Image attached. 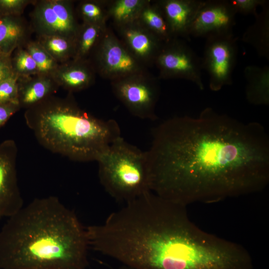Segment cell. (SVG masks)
I'll return each mask as SVG.
<instances>
[{
  "label": "cell",
  "mask_w": 269,
  "mask_h": 269,
  "mask_svg": "<svg viewBox=\"0 0 269 269\" xmlns=\"http://www.w3.org/2000/svg\"><path fill=\"white\" fill-rule=\"evenodd\" d=\"M36 40L59 64L74 57L75 39L58 35H44L37 36Z\"/></svg>",
  "instance_id": "21"
},
{
  "label": "cell",
  "mask_w": 269,
  "mask_h": 269,
  "mask_svg": "<svg viewBox=\"0 0 269 269\" xmlns=\"http://www.w3.org/2000/svg\"><path fill=\"white\" fill-rule=\"evenodd\" d=\"M154 64L159 71V79H184L193 82L201 90L204 89L201 58L178 38L164 42Z\"/></svg>",
  "instance_id": "8"
},
{
  "label": "cell",
  "mask_w": 269,
  "mask_h": 269,
  "mask_svg": "<svg viewBox=\"0 0 269 269\" xmlns=\"http://www.w3.org/2000/svg\"><path fill=\"white\" fill-rule=\"evenodd\" d=\"M24 118L42 146L79 162L96 161L121 136L115 120H103L87 112L71 93L65 97L51 96L26 109Z\"/></svg>",
  "instance_id": "3"
},
{
  "label": "cell",
  "mask_w": 269,
  "mask_h": 269,
  "mask_svg": "<svg viewBox=\"0 0 269 269\" xmlns=\"http://www.w3.org/2000/svg\"><path fill=\"white\" fill-rule=\"evenodd\" d=\"M33 32L30 22L22 16H0V54L11 56L24 47Z\"/></svg>",
  "instance_id": "15"
},
{
  "label": "cell",
  "mask_w": 269,
  "mask_h": 269,
  "mask_svg": "<svg viewBox=\"0 0 269 269\" xmlns=\"http://www.w3.org/2000/svg\"><path fill=\"white\" fill-rule=\"evenodd\" d=\"M237 13L229 0H204L189 29V37L205 39L233 34Z\"/></svg>",
  "instance_id": "10"
},
{
  "label": "cell",
  "mask_w": 269,
  "mask_h": 269,
  "mask_svg": "<svg viewBox=\"0 0 269 269\" xmlns=\"http://www.w3.org/2000/svg\"><path fill=\"white\" fill-rule=\"evenodd\" d=\"M237 14L239 13L243 15H253L256 16L257 14V8L262 6L269 2L267 0H230Z\"/></svg>",
  "instance_id": "28"
},
{
  "label": "cell",
  "mask_w": 269,
  "mask_h": 269,
  "mask_svg": "<svg viewBox=\"0 0 269 269\" xmlns=\"http://www.w3.org/2000/svg\"><path fill=\"white\" fill-rule=\"evenodd\" d=\"M11 56L0 54V82L15 74L11 66Z\"/></svg>",
  "instance_id": "30"
},
{
  "label": "cell",
  "mask_w": 269,
  "mask_h": 269,
  "mask_svg": "<svg viewBox=\"0 0 269 269\" xmlns=\"http://www.w3.org/2000/svg\"><path fill=\"white\" fill-rule=\"evenodd\" d=\"M35 0H0V16L22 15L26 7Z\"/></svg>",
  "instance_id": "27"
},
{
  "label": "cell",
  "mask_w": 269,
  "mask_h": 269,
  "mask_svg": "<svg viewBox=\"0 0 269 269\" xmlns=\"http://www.w3.org/2000/svg\"><path fill=\"white\" fill-rule=\"evenodd\" d=\"M237 39L234 34L206 39L201 66L209 75L212 91L232 84L238 51Z\"/></svg>",
  "instance_id": "9"
},
{
  "label": "cell",
  "mask_w": 269,
  "mask_h": 269,
  "mask_svg": "<svg viewBox=\"0 0 269 269\" xmlns=\"http://www.w3.org/2000/svg\"><path fill=\"white\" fill-rule=\"evenodd\" d=\"M18 79V77L14 74L0 82V103L19 104Z\"/></svg>",
  "instance_id": "26"
},
{
  "label": "cell",
  "mask_w": 269,
  "mask_h": 269,
  "mask_svg": "<svg viewBox=\"0 0 269 269\" xmlns=\"http://www.w3.org/2000/svg\"><path fill=\"white\" fill-rule=\"evenodd\" d=\"M246 98L254 105L269 104V67L249 65L245 67Z\"/></svg>",
  "instance_id": "17"
},
{
  "label": "cell",
  "mask_w": 269,
  "mask_h": 269,
  "mask_svg": "<svg viewBox=\"0 0 269 269\" xmlns=\"http://www.w3.org/2000/svg\"><path fill=\"white\" fill-rule=\"evenodd\" d=\"M18 101L28 109L53 95L59 88L50 76L41 74L18 78Z\"/></svg>",
  "instance_id": "16"
},
{
  "label": "cell",
  "mask_w": 269,
  "mask_h": 269,
  "mask_svg": "<svg viewBox=\"0 0 269 269\" xmlns=\"http://www.w3.org/2000/svg\"><path fill=\"white\" fill-rule=\"evenodd\" d=\"M20 108L18 103H0V128L4 125Z\"/></svg>",
  "instance_id": "29"
},
{
  "label": "cell",
  "mask_w": 269,
  "mask_h": 269,
  "mask_svg": "<svg viewBox=\"0 0 269 269\" xmlns=\"http://www.w3.org/2000/svg\"><path fill=\"white\" fill-rule=\"evenodd\" d=\"M147 0H109L108 5L109 18L114 26H118L132 22L138 14Z\"/></svg>",
  "instance_id": "22"
},
{
  "label": "cell",
  "mask_w": 269,
  "mask_h": 269,
  "mask_svg": "<svg viewBox=\"0 0 269 269\" xmlns=\"http://www.w3.org/2000/svg\"><path fill=\"white\" fill-rule=\"evenodd\" d=\"M107 27L82 22L75 39L73 60H89Z\"/></svg>",
  "instance_id": "20"
},
{
  "label": "cell",
  "mask_w": 269,
  "mask_h": 269,
  "mask_svg": "<svg viewBox=\"0 0 269 269\" xmlns=\"http://www.w3.org/2000/svg\"><path fill=\"white\" fill-rule=\"evenodd\" d=\"M13 72L18 78L27 77L39 74L38 67L24 47L16 49L11 56Z\"/></svg>",
  "instance_id": "25"
},
{
  "label": "cell",
  "mask_w": 269,
  "mask_h": 269,
  "mask_svg": "<svg viewBox=\"0 0 269 269\" xmlns=\"http://www.w3.org/2000/svg\"><path fill=\"white\" fill-rule=\"evenodd\" d=\"M96 74L89 60L72 59L59 64L50 76L59 87L73 93L92 86L95 81Z\"/></svg>",
  "instance_id": "14"
},
{
  "label": "cell",
  "mask_w": 269,
  "mask_h": 269,
  "mask_svg": "<svg viewBox=\"0 0 269 269\" xmlns=\"http://www.w3.org/2000/svg\"><path fill=\"white\" fill-rule=\"evenodd\" d=\"M24 48L35 61L38 74L51 76L59 65L36 40H30Z\"/></svg>",
  "instance_id": "24"
},
{
  "label": "cell",
  "mask_w": 269,
  "mask_h": 269,
  "mask_svg": "<svg viewBox=\"0 0 269 269\" xmlns=\"http://www.w3.org/2000/svg\"><path fill=\"white\" fill-rule=\"evenodd\" d=\"M146 151L151 191L187 207L262 191L269 182L264 127L211 108L174 117L154 128Z\"/></svg>",
  "instance_id": "1"
},
{
  "label": "cell",
  "mask_w": 269,
  "mask_h": 269,
  "mask_svg": "<svg viewBox=\"0 0 269 269\" xmlns=\"http://www.w3.org/2000/svg\"><path fill=\"white\" fill-rule=\"evenodd\" d=\"M115 27L118 38L144 67L154 64L164 42L137 20Z\"/></svg>",
  "instance_id": "12"
},
{
  "label": "cell",
  "mask_w": 269,
  "mask_h": 269,
  "mask_svg": "<svg viewBox=\"0 0 269 269\" xmlns=\"http://www.w3.org/2000/svg\"><path fill=\"white\" fill-rule=\"evenodd\" d=\"M114 95L134 116L144 120L157 119L155 107L160 95L158 78L146 71L111 81Z\"/></svg>",
  "instance_id": "5"
},
{
  "label": "cell",
  "mask_w": 269,
  "mask_h": 269,
  "mask_svg": "<svg viewBox=\"0 0 269 269\" xmlns=\"http://www.w3.org/2000/svg\"><path fill=\"white\" fill-rule=\"evenodd\" d=\"M160 8L172 37L188 39L190 26L204 0H160Z\"/></svg>",
  "instance_id": "13"
},
{
  "label": "cell",
  "mask_w": 269,
  "mask_h": 269,
  "mask_svg": "<svg viewBox=\"0 0 269 269\" xmlns=\"http://www.w3.org/2000/svg\"><path fill=\"white\" fill-rule=\"evenodd\" d=\"M100 181L106 191L125 203L151 191L146 151L120 136L99 156Z\"/></svg>",
  "instance_id": "4"
},
{
  "label": "cell",
  "mask_w": 269,
  "mask_h": 269,
  "mask_svg": "<svg viewBox=\"0 0 269 269\" xmlns=\"http://www.w3.org/2000/svg\"><path fill=\"white\" fill-rule=\"evenodd\" d=\"M73 0H35L30 24L36 36L58 35L75 39L80 23Z\"/></svg>",
  "instance_id": "7"
},
{
  "label": "cell",
  "mask_w": 269,
  "mask_h": 269,
  "mask_svg": "<svg viewBox=\"0 0 269 269\" xmlns=\"http://www.w3.org/2000/svg\"><path fill=\"white\" fill-rule=\"evenodd\" d=\"M0 230V269H86V228L55 196L36 198Z\"/></svg>",
  "instance_id": "2"
},
{
  "label": "cell",
  "mask_w": 269,
  "mask_h": 269,
  "mask_svg": "<svg viewBox=\"0 0 269 269\" xmlns=\"http://www.w3.org/2000/svg\"><path fill=\"white\" fill-rule=\"evenodd\" d=\"M17 154L13 140L6 139L0 143V221L23 206L16 173Z\"/></svg>",
  "instance_id": "11"
},
{
  "label": "cell",
  "mask_w": 269,
  "mask_h": 269,
  "mask_svg": "<svg viewBox=\"0 0 269 269\" xmlns=\"http://www.w3.org/2000/svg\"><path fill=\"white\" fill-rule=\"evenodd\" d=\"M254 22L244 32L242 40L253 47L258 55L269 59V2L262 6Z\"/></svg>",
  "instance_id": "18"
},
{
  "label": "cell",
  "mask_w": 269,
  "mask_h": 269,
  "mask_svg": "<svg viewBox=\"0 0 269 269\" xmlns=\"http://www.w3.org/2000/svg\"><path fill=\"white\" fill-rule=\"evenodd\" d=\"M89 61L96 73L111 81L146 71L108 27Z\"/></svg>",
  "instance_id": "6"
},
{
  "label": "cell",
  "mask_w": 269,
  "mask_h": 269,
  "mask_svg": "<svg viewBox=\"0 0 269 269\" xmlns=\"http://www.w3.org/2000/svg\"><path fill=\"white\" fill-rule=\"evenodd\" d=\"M136 20L164 42L173 38L164 15L155 1L147 0Z\"/></svg>",
  "instance_id": "19"
},
{
  "label": "cell",
  "mask_w": 269,
  "mask_h": 269,
  "mask_svg": "<svg viewBox=\"0 0 269 269\" xmlns=\"http://www.w3.org/2000/svg\"><path fill=\"white\" fill-rule=\"evenodd\" d=\"M109 0H84L80 1L75 8L77 16L82 22L107 27L109 18L108 5Z\"/></svg>",
  "instance_id": "23"
},
{
  "label": "cell",
  "mask_w": 269,
  "mask_h": 269,
  "mask_svg": "<svg viewBox=\"0 0 269 269\" xmlns=\"http://www.w3.org/2000/svg\"><path fill=\"white\" fill-rule=\"evenodd\" d=\"M116 269H134L132 268H131L130 267H128L127 266H126V265H123L122 266H121V267Z\"/></svg>",
  "instance_id": "31"
}]
</instances>
